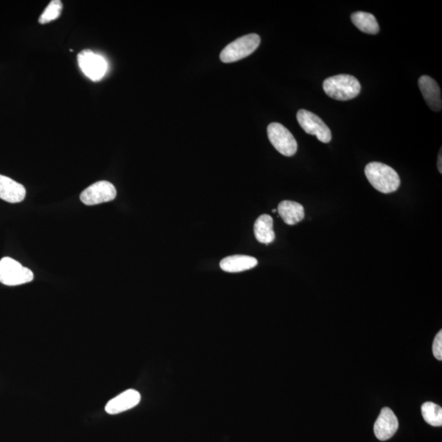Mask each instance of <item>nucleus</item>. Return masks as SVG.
I'll return each mask as SVG.
<instances>
[{"label": "nucleus", "instance_id": "f257e3e1", "mask_svg": "<svg viewBox=\"0 0 442 442\" xmlns=\"http://www.w3.org/2000/svg\"><path fill=\"white\" fill-rule=\"evenodd\" d=\"M364 173L371 186L382 193L396 192L400 186L398 173L381 162H371L365 166Z\"/></svg>", "mask_w": 442, "mask_h": 442}, {"label": "nucleus", "instance_id": "f03ea898", "mask_svg": "<svg viewBox=\"0 0 442 442\" xmlns=\"http://www.w3.org/2000/svg\"><path fill=\"white\" fill-rule=\"evenodd\" d=\"M323 89L328 97L338 101H347L359 96L362 85L355 76L342 74L324 80Z\"/></svg>", "mask_w": 442, "mask_h": 442}, {"label": "nucleus", "instance_id": "7ed1b4c3", "mask_svg": "<svg viewBox=\"0 0 442 442\" xmlns=\"http://www.w3.org/2000/svg\"><path fill=\"white\" fill-rule=\"evenodd\" d=\"M260 38L258 35L249 34L234 40L220 53V60L230 63L242 60L256 51L259 47Z\"/></svg>", "mask_w": 442, "mask_h": 442}, {"label": "nucleus", "instance_id": "20e7f679", "mask_svg": "<svg viewBox=\"0 0 442 442\" xmlns=\"http://www.w3.org/2000/svg\"><path fill=\"white\" fill-rule=\"evenodd\" d=\"M33 272L18 261L4 257L0 260V283L7 286H17L33 281Z\"/></svg>", "mask_w": 442, "mask_h": 442}, {"label": "nucleus", "instance_id": "39448f33", "mask_svg": "<svg viewBox=\"0 0 442 442\" xmlns=\"http://www.w3.org/2000/svg\"><path fill=\"white\" fill-rule=\"evenodd\" d=\"M268 138L270 143L279 153L286 157L296 154L297 143L294 136L281 124L274 123L267 128Z\"/></svg>", "mask_w": 442, "mask_h": 442}, {"label": "nucleus", "instance_id": "423d86ee", "mask_svg": "<svg viewBox=\"0 0 442 442\" xmlns=\"http://www.w3.org/2000/svg\"><path fill=\"white\" fill-rule=\"evenodd\" d=\"M80 69L87 78L93 81H99L105 78L107 71V62L99 54L85 49L78 56Z\"/></svg>", "mask_w": 442, "mask_h": 442}, {"label": "nucleus", "instance_id": "0eeeda50", "mask_svg": "<svg viewBox=\"0 0 442 442\" xmlns=\"http://www.w3.org/2000/svg\"><path fill=\"white\" fill-rule=\"evenodd\" d=\"M297 119L306 133L315 135L320 142L331 141L332 132L328 125L317 115L308 110L301 109L297 112Z\"/></svg>", "mask_w": 442, "mask_h": 442}, {"label": "nucleus", "instance_id": "6e6552de", "mask_svg": "<svg viewBox=\"0 0 442 442\" xmlns=\"http://www.w3.org/2000/svg\"><path fill=\"white\" fill-rule=\"evenodd\" d=\"M116 197V189L110 182H98L85 188L81 193L80 201L87 206L105 204L114 200Z\"/></svg>", "mask_w": 442, "mask_h": 442}, {"label": "nucleus", "instance_id": "1a4fd4ad", "mask_svg": "<svg viewBox=\"0 0 442 442\" xmlns=\"http://www.w3.org/2000/svg\"><path fill=\"white\" fill-rule=\"evenodd\" d=\"M399 427L398 419L390 408H383L380 416L374 425V434L380 441H387L391 439L398 432Z\"/></svg>", "mask_w": 442, "mask_h": 442}, {"label": "nucleus", "instance_id": "9d476101", "mask_svg": "<svg viewBox=\"0 0 442 442\" xmlns=\"http://www.w3.org/2000/svg\"><path fill=\"white\" fill-rule=\"evenodd\" d=\"M141 400V396L139 391L134 389L126 390L108 401L105 410L107 414L114 416L136 407Z\"/></svg>", "mask_w": 442, "mask_h": 442}, {"label": "nucleus", "instance_id": "9b49d317", "mask_svg": "<svg viewBox=\"0 0 442 442\" xmlns=\"http://www.w3.org/2000/svg\"><path fill=\"white\" fill-rule=\"evenodd\" d=\"M418 87L428 107L432 111L440 112L442 107L441 94L439 84L428 76H422L418 80Z\"/></svg>", "mask_w": 442, "mask_h": 442}, {"label": "nucleus", "instance_id": "f8f14e48", "mask_svg": "<svg viewBox=\"0 0 442 442\" xmlns=\"http://www.w3.org/2000/svg\"><path fill=\"white\" fill-rule=\"evenodd\" d=\"M26 193V188L22 184L0 175V198L2 200L18 204L25 200Z\"/></svg>", "mask_w": 442, "mask_h": 442}, {"label": "nucleus", "instance_id": "ddd939ff", "mask_svg": "<svg viewBox=\"0 0 442 442\" xmlns=\"http://www.w3.org/2000/svg\"><path fill=\"white\" fill-rule=\"evenodd\" d=\"M257 260L254 257L245 255H236L225 257L221 260L220 268L225 272L238 273L245 272L256 267Z\"/></svg>", "mask_w": 442, "mask_h": 442}, {"label": "nucleus", "instance_id": "4468645a", "mask_svg": "<svg viewBox=\"0 0 442 442\" xmlns=\"http://www.w3.org/2000/svg\"><path fill=\"white\" fill-rule=\"evenodd\" d=\"M277 211L284 222L288 225L297 224L305 218L303 206L297 202L283 201L279 204Z\"/></svg>", "mask_w": 442, "mask_h": 442}, {"label": "nucleus", "instance_id": "2eb2a0df", "mask_svg": "<svg viewBox=\"0 0 442 442\" xmlns=\"http://www.w3.org/2000/svg\"><path fill=\"white\" fill-rule=\"evenodd\" d=\"M274 220L269 215H261L256 220L254 233L256 240L269 245L274 241L275 233L273 229Z\"/></svg>", "mask_w": 442, "mask_h": 442}, {"label": "nucleus", "instance_id": "dca6fc26", "mask_svg": "<svg viewBox=\"0 0 442 442\" xmlns=\"http://www.w3.org/2000/svg\"><path fill=\"white\" fill-rule=\"evenodd\" d=\"M351 21L362 33L376 35L380 33V25L371 13L365 12H355L351 15Z\"/></svg>", "mask_w": 442, "mask_h": 442}, {"label": "nucleus", "instance_id": "f3484780", "mask_svg": "<svg viewBox=\"0 0 442 442\" xmlns=\"http://www.w3.org/2000/svg\"><path fill=\"white\" fill-rule=\"evenodd\" d=\"M422 416L425 421L434 427L442 425V409L440 405L426 403L422 405Z\"/></svg>", "mask_w": 442, "mask_h": 442}, {"label": "nucleus", "instance_id": "a211bd4d", "mask_svg": "<svg viewBox=\"0 0 442 442\" xmlns=\"http://www.w3.org/2000/svg\"><path fill=\"white\" fill-rule=\"evenodd\" d=\"M63 4L60 0H53L48 3L44 12L39 18V24H46L58 19L62 12Z\"/></svg>", "mask_w": 442, "mask_h": 442}, {"label": "nucleus", "instance_id": "6ab92c4d", "mask_svg": "<svg viewBox=\"0 0 442 442\" xmlns=\"http://www.w3.org/2000/svg\"><path fill=\"white\" fill-rule=\"evenodd\" d=\"M432 353L435 357L439 360H442V331L441 330L437 333L434 345H432Z\"/></svg>", "mask_w": 442, "mask_h": 442}, {"label": "nucleus", "instance_id": "aec40b11", "mask_svg": "<svg viewBox=\"0 0 442 442\" xmlns=\"http://www.w3.org/2000/svg\"><path fill=\"white\" fill-rule=\"evenodd\" d=\"M441 150L440 152V155L439 156V162H437V168H439V170L440 171V173H442V166H441Z\"/></svg>", "mask_w": 442, "mask_h": 442}, {"label": "nucleus", "instance_id": "412c9836", "mask_svg": "<svg viewBox=\"0 0 442 442\" xmlns=\"http://www.w3.org/2000/svg\"><path fill=\"white\" fill-rule=\"evenodd\" d=\"M273 213H276L277 210H272Z\"/></svg>", "mask_w": 442, "mask_h": 442}]
</instances>
